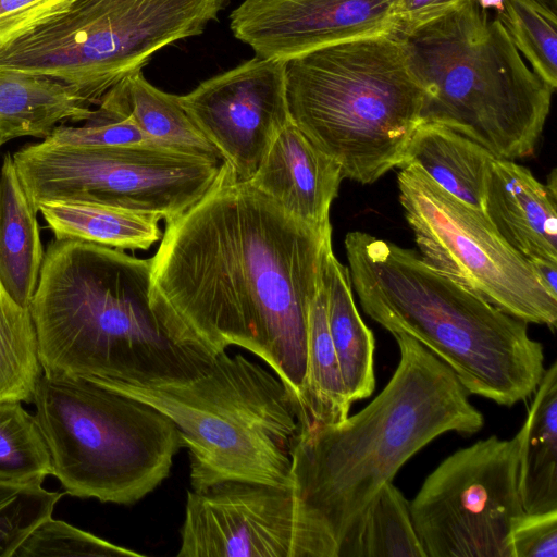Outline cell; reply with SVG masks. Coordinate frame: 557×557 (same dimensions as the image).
Returning <instances> with one entry per match:
<instances>
[{
  "label": "cell",
  "instance_id": "4",
  "mask_svg": "<svg viewBox=\"0 0 557 557\" xmlns=\"http://www.w3.org/2000/svg\"><path fill=\"white\" fill-rule=\"evenodd\" d=\"M348 272L363 311L405 334L455 373L468 394L511 407L545 372L543 345L528 323L429 265L411 249L354 231L345 237Z\"/></svg>",
  "mask_w": 557,
  "mask_h": 557
},
{
  "label": "cell",
  "instance_id": "27",
  "mask_svg": "<svg viewBox=\"0 0 557 557\" xmlns=\"http://www.w3.org/2000/svg\"><path fill=\"white\" fill-rule=\"evenodd\" d=\"M41 374L30 309L18 305L0 283V401L32 403Z\"/></svg>",
  "mask_w": 557,
  "mask_h": 557
},
{
  "label": "cell",
  "instance_id": "17",
  "mask_svg": "<svg viewBox=\"0 0 557 557\" xmlns=\"http://www.w3.org/2000/svg\"><path fill=\"white\" fill-rule=\"evenodd\" d=\"M556 175L547 185L513 160L495 158L488 170L483 213L528 260L557 263Z\"/></svg>",
  "mask_w": 557,
  "mask_h": 557
},
{
  "label": "cell",
  "instance_id": "14",
  "mask_svg": "<svg viewBox=\"0 0 557 557\" xmlns=\"http://www.w3.org/2000/svg\"><path fill=\"white\" fill-rule=\"evenodd\" d=\"M290 486L223 481L187 493L178 557H296Z\"/></svg>",
  "mask_w": 557,
  "mask_h": 557
},
{
  "label": "cell",
  "instance_id": "28",
  "mask_svg": "<svg viewBox=\"0 0 557 557\" xmlns=\"http://www.w3.org/2000/svg\"><path fill=\"white\" fill-rule=\"evenodd\" d=\"M557 2L502 0L496 12L513 45L532 71L554 91L557 87Z\"/></svg>",
  "mask_w": 557,
  "mask_h": 557
},
{
  "label": "cell",
  "instance_id": "11",
  "mask_svg": "<svg viewBox=\"0 0 557 557\" xmlns=\"http://www.w3.org/2000/svg\"><path fill=\"white\" fill-rule=\"evenodd\" d=\"M399 169V200L421 258L504 312L554 332L557 298L529 260L482 211L447 193L417 164Z\"/></svg>",
  "mask_w": 557,
  "mask_h": 557
},
{
  "label": "cell",
  "instance_id": "13",
  "mask_svg": "<svg viewBox=\"0 0 557 557\" xmlns=\"http://www.w3.org/2000/svg\"><path fill=\"white\" fill-rule=\"evenodd\" d=\"M286 61L252 59L201 82L180 102L237 180L249 181L290 121Z\"/></svg>",
  "mask_w": 557,
  "mask_h": 557
},
{
  "label": "cell",
  "instance_id": "24",
  "mask_svg": "<svg viewBox=\"0 0 557 557\" xmlns=\"http://www.w3.org/2000/svg\"><path fill=\"white\" fill-rule=\"evenodd\" d=\"M37 209L55 239H81L121 250H147L161 238L158 218L121 207L46 202Z\"/></svg>",
  "mask_w": 557,
  "mask_h": 557
},
{
  "label": "cell",
  "instance_id": "16",
  "mask_svg": "<svg viewBox=\"0 0 557 557\" xmlns=\"http://www.w3.org/2000/svg\"><path fill=\"white\" fill-rule=\"evenodd\" d=\"M343 178L341 166L289 121L247 182L294 219L326 232L332 231L330 209Z\"/></svg>",
  "mask_w": 557,
  "mask_h": 557
},
{
  "label": "cell",
  "instance_id": "35",
  "mask_svg": "<svg viewBox=\"0 0 557 557\" xmlns=\"http://www.w3.org/2000/svg\"><path fill=\"white\" fill-rule=\"evenodd\" d=\"M529 262L542 285L557 298V263L542 259H531Z\"/></svg>",
  "mask_w": 557,
  "mask_h": 557
},
{
  "label": "cell",
  "instance_id": "7",
  "mask_svg": "<svg viewBox=\"0 0 557 557\" xmlns=\"http://www.w3.org/2000/svg\"><path fill=\"white\" fill-rule=\"evenodd\" d=\"M104 388L173 421L189 451L193 490L223 481L290 486L292 453L301 430L297 408L275 374L242 354L224 350L185 379Z\"/></svg>",
  "mask_w": 557,
  "mask_h": 557
},
{
  "label": "cell",
  "instance_id": "19",
  "mask_svg": "<svg viewBox=\"0 0 557 557\" xmlns=\"http://www.w3.org/2000/svg\"><path fill=\"white\" fill-rule=\"evenodd\" d=\"M96 112L102 116H127L146 135L180 150L224 161L182 107L178 96L151 85L136 72L104 94Z\"/></svg>",
  "mask_w": 557,
  "mask_h": 557
},
{
  "label": "cell",
  "instance_id": "1",
  "mask_svg": "<svg viewBox=\"0 0 557 557\" xmlns=\"http://www.w3.org/2000/svg\"><path fill=\"white\" fill-rule=\"evenodd\" d=\"M332 250V231L294 219L225 162L214 186L165 222L150 305L180 345L209 356L238 346L262 359L304 426L309 312Z\"/></svg>",
  "mask_w": 557,
  "mask_h": 557
},
{
  "label": "cell",
  "instance_id": "18",
  "mask_svg": "<svg viewBox=\"0 0 557 557\" xmlns=\"http://www.w3.org/2000/svg\"><path fill=\"white\" fill-rule=\"evenodd\" d=\"M37 212L7 153L0 171V283L25 308L35 295L45 256Z\"/></svg>",
  "mask_w": 557,
  "mask_h": 557
},
{
  "label": "cell",
  "instance_id": "8",
  "mask_svg": "<svg viewBox=\"0 0 557 557\" xmlns=\"http://www.w3.org/2000/svg\"><path fill=\"white\" fill-rule=\"evenodd\" d=\"M33 403L52 475L78 498L135 504L169 476L183 447L164 413L85 380L42 373Z\"/></svg>",
  "mask_w": 557,
  "mask_h": 557
},
{
  "label": "cell",
  "instance_id": "6",
  "mask_svg": "<svg viewBox=\"0 0 557 557\" xmlns=\"http://www.w3.org/2000/svg\"><path fill=\"white\" fill-rule=\"evenodd\" d=\"M289 120L361 184L401 168L421 122L423 89L399 36L332 44L286 61Z\"/></svg>",
  "mask_w": 557,
  "mask_h": 557
},
{
  "label": "cell",
  "instance_id": "21",
  "mask_svg": "<svg viewBox=\"0 0 557 557\" xmlns=\"http://www.w3.org/2000/svg\"><path fill=\"white\" fill-rule=\"evenodd\" d=\"M522 431L518 487L525 512L557 509V362L545 369Z\"/></svg>",
  "mask_w": 557,
  "mask_h": 557
},
{
  "label": "cell",
  "instance_id": "26",
  "mask_svg": "<svg viewBox=\"0 0 557 557\" xmlns=\"http://www.w3.org/2000/svg\"><path fill=\"white\" fill-rule=\"evenodd\" d=\"M338 557H425L409 500L393 481L376 494Z\"/></svg>",
  "mask_w": 557,
  "mask_h": 557
},
{
  "label": "cell",
  "instance_id": "5",
  "mask_svg": "<svg viewBox=\"0 0 557 557\" xmlns=\"http://www.w3.org/2000/svg\"><path fill=\"white\" fill-rule=\"evenodd\" d=\"M397 35L423 89L422 124L447 127L497 159L532 154L555 91L527 65L496 13L463 0Z\"/></svg>",
  "mask_w": 557,
  "mask_h": 557
},
{
  "label": "cell",
  "instance_id": "32",
  "mask_svg": "<svg viewBox=\"0 0 557 557\" xmlns=\"http://www.w3.org/2000/svg\"><path fill=\"white\" fill-rule=\"evenodd\" d=\"M42 141L51 145L73 147H170L146 135L127 116H102L96 111L88 124L78 127L55 126Z\"/></svg>",
  "mask_w": 557,
  "mask_h": 557
},
{
  "label": "cell",
  "instance_id": "22",
  "mask_svg": "<svg viewBox=\"0 0 557 557\" xmlns=\"http://www.w3.org/2000/svg\"><path fill=\"white\" fill-rule=\"evenodd\" d=\"M495 157L447 127L421 124L403 164H417L438 186L483 212L488 170Z\"/></svg>",
  "mask_w": 557,
  "mask_h": 557
},
{
  "label": "cell",
  "instance_id": "29",
  "mask_svg": "<svg viewBox=\"0 0 557 557\" xmlns=\"http://www.w3.org/2000/svg\"><path fill=\"white\" fill-rule=\"evenodd\" d=\"M52 475L49 448L22 401H0V480L42 484Z\"/></svg>",
  "mask_w": 557,
  "mask_h": 557
},
{
  "label": "cell",
  "instance_id": "25",
  "mask_svg": "<svg viewBox=\"0 0 557 557\" xmlns=\"http://www.w3.org/2000/svg\"><path fill=\"white\" fill-rule=\"evenodd\" d=\"M304 405L301 430L343 421L351 406L329 330L323 276L309 312Z\"/></svg>",
  "mask_w": 557,
  "mask_h": 557
},
{
  "label": "cell",
  "instance_id": "2",
  "mask_svg": "<svg viewBox=\"0 0 557 557\" xmlns=\"http://www.w3.org/2000/svg\"><path fill=\"white\" fill-rule=\"evenodd\" d=\"M380 394L343 421L300 431L292 453L296 557H338L364 511L403 465L447 432L472 435L484 417L453 370L416 339Z\"/></svg>",
  "mask_w": 557,
  "mask_h": 557
},
{
  "label": "cell",
  "instance_id": "33",
  "mask_svg": "<svg viewBox=\"0 0 557 557\" xmlns=\"http://www.w3.org/2000/svg\"><path fill=\"white\" fill-rule=\"evenodd\" d=\"M510 557H557V509L523 512L508 540Z\"/></svg>",
  "mask_w": 557,
  "mask_h": 557
},
{
  "label": "cell",
  "instance_id": "3",
  "mask_svg": "<svg viewBox=\"0 0 557 557\" xmlns=\"http://www.w3.org/2000/svg\"><path fill=\"white\" fill-rule=\"evenodd\" d=\"M151 258L54 239L29 309L42 373L106 387L185 379L213 356L175 343L150 305Z\"/></svg>",
  "mask_w": 557,
  "mask_h": 557
},
{
  "label": "cell",
  "instance_id": "23",
  "mask_svg": "<svg viewBox=\"0 0 557 557\" xmlns=\"http://www.w3.org/2000/svg\"><path fill=\"white\" fill-rule=\"evenodd\" d=\"M323 280L327 323L339 371L350 403L368 398L375 388L372 331L362 321L354 301L348 269L329 252Z\"/></svg>",
  "mask_w": 557,
  "mask_h": 557
},
{
  "label": "cell",
  "instance_id": "10",
  "mask_svg": "<svg viewBox=\"0 0 557 557\" xmlns=\"http://www.w3.org/2000/svg\"><path fill=\"white\" fill-rule=\"evenodd\" d=\"M12 159L36 209L46 202H90L165 222L199 201L225 165L163 146L73 147L45 141L20 148Z\"/></svg>",
  "mask_w": 557,
  "mask_h": 557
},
{
  "label": "cell",
  "instance_id": "15",
  "mask_svg": "<svg viewBox=\"0 0 557 557\" xmlns=\"http://www.w3.org/2000/svg\"><path fill=\"white\" fill-rule=\"evenodd\" d=\"M401 0H244L230 15L233 35L256 55L287 61L312 50L392 33Z\"/></svg>",
  "mask_w": 557,
  "mask_h": 557
},
{
  "label": "cell",
  "instance_id": "12",
  "mask_svg": "<svg viewBox=\"0 0 557 557\" xmlns=\"http://www.w3.org/2000/svg\"><path fill=\"white\" fill-rule=\"evenodd\" d=\"M521 429L480 440L445 458L409 502L425 557H510L509 533L524 512L518 487Z\"/></svg>",
  "mask_w": 557,
  "mask_h": 557
},
{
  "label": "cell",
  "instance_id": "31",
  "mask_svg": "<svg viewBox=\"0 0 557 557\" xmlns=\"http://www.w3.org/2000/svg\"><path fill=\"white\" fill-rule=\"evenodd\" d=\"M143 556L50 516L20 545L13 557Z\"/></svg>",
  "mask_w": 557,
  "mask_h": 557
},
{
  "label": "cell",
  "instance_id": "20",
  "mask_svg": "<svg viewBox=\"0 0 557 557\" xmlns=\"http://www.w3.org/2000/svg\"><path fill=\"white\" fill-rule=\"evenodd\" d=\"M92 114L90 104L60 81L0 69V147L24 136L46 138L60 122L88 121Z\"/></svg>",
  "mask_w": 557,
  "mask_h": 557
},
{
  "label": "cell",
  "instance_id": "30",
  "mask_svg": "<svg viewBox=\"0 0 557 557\" xmlns=\"http://www.w3.org/2000/svg\"><path fill=\"white\" fill-rule=\"evenodd\" d=\"M62 496L39 483L0 480V557H13L27 536L52 516Z\"/></svg>",
  "mask_w": 557,
  "mask_h": 557
},
{
  "label": "cell",
  "instance_id": "9",
  "mask_svg": "<svg viewBox=\"0 0 557 557\" xmlns=\"http://www.w3.org/2000/svg\"><path fill=\"white\" fill-rule=\"evenodd\" d=\"M228 0H73L0 46V69L60 81L90 106L175 41L198 36Z\"/></svg>",
  "mask_w": 557,
  "mask_h": 557
},
{
  "label": "cell",
  "instance_id": "34",
  "mask_svg": "<svg viewBox=\"0 0 557 557\" xmlns=\"http://www.w3.org/2000/svg\"><path fill=\"white\" fill-rule=\"evenodd\" d=\"M73 0H0V46L64 9Z\"/></svg>",
  "mask_w": 557,
  "mask_h": 557
}]
</instances>
